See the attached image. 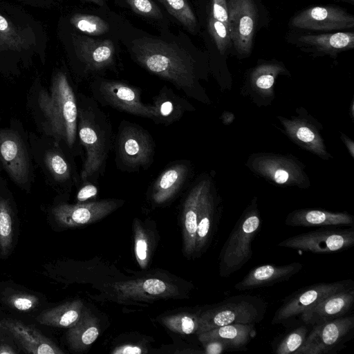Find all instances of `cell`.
<instances>
[{"mask_svg":"<svg viewBox=\"0 0 354 354\" xmlns=\"http://www.w3.org/2000/svg\"><path fill=\"white\" fill-rule=\"evenodd\" d=\"M44 25L21 6L0 0V64L44 59L47 48Z\"/></svg>","mask_w":354,"mask_h":354,"instance_id":"1","label":"cell"},{"mask_svg":"<svg viewBox=\"0 0 354 354\" xmlns=\"http://www.w3.org/2000/svg\"><path fill=\"white\" fill-rule=\"evenodd\" d=\"M137 62L149 72L170 82L187 97L203 103L208 97L200 84L194 60L188 55L158 41H142L133 48Z\"/></svg>","mask_w":354,"mask_h":354,"instance_id":"2","label":"cell"},{"mask_svg":"<svg viewBox=\"0 0 354 354\" xmlns=\"http://www.w3.org/2000/svg\"><path fill=\"white\" fill-rule=\"evenodd\" d=\"M77 100V136L84 150L80 180L97 183L105 171L113 146L112 124L109 115L92 96L80 94Z\"/></svg>","mask_w":354,"mask_h":354,"instance_id":"3","label":"cell"},{"mask_svg":"<svg viewBox=\"0 0 354 354\" xmlns=\"http://www.w3.org/2000/svg\"><path fill=\"white\" fill-rule=\"evenodd\" d=\"M38 104L50 133L73 149L78 138L77 100L66 73L59 71L54 75L50 92L41 91Z\"/></svg>","mask_w":354,"mask_h":354,"instance_id":"4","label":"cell"},{"mask_svg":"<svg viewBox=\"0 0 354 354\" xmlns=\"http://www.w3.org/2000/svg\"><path fill=\"white\" fill-rule=\"evenodd\" d=\"M261 217L254 198L236 222L219 255V273L229 277L252 258V244L261 230Z\"/></svg>","mask_w":354,"mask_h":354,"instance_id":"5","label":"cell"},{"mask_svg":"<svg viewBox=\"0 0 354 354\" xmlns=\"http://www.w3.org/2000/svg\"><path fill=\"white\" fill-rule=\"evenodd\" d=\"M113 145L115 165L122 171L145 170L153 162L155 142L149 132L138 124L121 121Z\"/></svg>","mask_w":354,"mask_h":354,"instance_id":"6","label":"cell"},{"mask_svg":"<svg viewBox=\"0 0 354 354\" xmlns=\"http://www.w3.org/2000/svg\"><path fill=\"white\" fill-rule=\"evenodd\" d=\"M267 306V303L257 296L228 297L200 314L197 333L227 324L259 323L266 315Z\"/></svg>","mask_w":354,"mask_h":354,"instance_id":"7","label":"cell"},{"mask_svg":"<svg viewBox=\"0 0 354 354\" xmlns=\"http://www.w3.org/2000/svg\"><path fill=\"white\" fill-rule=\"evenodd\" d=\"M91 96L102 106L128 114L153 118L151 104L142 101V90L125 82L95 77L90 84Z\"/></svg>","mask_w":354,"mask_h":354,"instance_id":"8","label":"cell"},{"mask_svg":"<svg viewBox=\"0 0 354 354\" xmlns=\"http://www.w3.org/2000/svg\"><path fill=\"white\" fill-rule=\"evenodd\" d=\"M246 165L256 174L277 185L302 189L310 186L304 165L292 156L266 152L253 153Z\"/></svg>","mask_w":354,"mask_h":354,"instance_id":"9","label":"cell"},{"mask_svg":"<svg viewBox=\"0 0 354 354\" xmlns=\"http://www.w3.org/2000/svg\"><path fill=\"white\" fill-rule=\"evenodd\" d=\"M354 287L352 280L330 283H318L302 288L284 300L276 310L271 321L272 325L287 323L301 315L321 302L327 297L337 292Z\"/></svg>","mask_w":354,"mask_h":354,"instance_id":"10","label":"cell"},{"mask_svg":"<svg viewBox=\"0 0 354 354\" xmlns=\"http://www.w3.org/2000/svg\"><path fill=\"white\" fill-rule=\"evenodd\" d=\"M312 326L304 344L295 354H323L337 350L353 333L354 317L343 316Z\"/></svg>","mask_w":354,"mask_h":354,"instance_id":"11","label":"cell"},{"mask_svg":"<svg viewBox=\"0 0 354 354\" xmlns=\"http://www.w3.org/2000/svg\"><path fill=\"white\" fill-rule=\"evenodd\" d=\"M354 245L353 229L320 228L288 237L277 245L313 253H331L346 250Z\"/></svg>","mask_w":354,"mask_h":354,"instance_id":"12","label":"cell"},{"mask_svg":"<svg viewBox=\"0 0 354 354\" xmlns=\"http://www.w3.org/2000/svg\"><path fill=\"white\" fill-rule=\"evenodd\" d=\"M298 115L286 118L278 116L284 133L299 147L319 156L328 160L331 155L326 150L321 134V124L303 108L297 109Z\"/></svg>","mask_w":354,"mask_h":354,"instance_id":"13","label":"cell"},{"mask_svg":"<svg viewBox=\"0 0 354 354\" xmlns=\"http://www.w3.org/2000/svg\"><path fill=\"white\" fill-rule=\"evenodd\" d=\"M229 33L236 50L248 56L252 50L257 11L252 0H227Z\"/></svg>","mask_w":354,"mask_h":354,"instance_id":"14","label":"cell"},{"mask_svg":"<svg viewBox=\"0 0 354 354\" xmlns=\"http://www.w3.org/2000/svg\"><path fill=\"white\" fill-rule=\"evenodd\" d=\"M122 203V201L118 199H104L73 205L62 203L55 207L52 213L60 226L74 227L98 221L115 211Z\"/></svg>","mask_w":354,"mask_h":354,"instance_id":"15","label":"cell"},{"mask_svg":"<svg viewBox=\"0 0 354 354\" xmlns=\"http://www.w3.org/2000/svg\"><path fill=\"white\" fill-rule=\"evenodd\" d=\"M221 208L213 179L206 174L199 198L194 254H201L209 245L219 221Z\"/></svg>","mask_w":354,"mask_h":354,"instance_id":"16","label":"cell"},{"mask_svg":"<svg viewBox=\"0 0 354 354\" xmlns=\"http://www.w3.org/2000/svg\"><path fill=\"white\" fill-rule=\"evenodd\" d=\"M292 26L313 30H335L352 28L354 17L344 10L334 6H315L295 15Z\"/></svg>","mask_w":354,"mask_h":354,"instance_id":"17","label":"cell"},{"mask_svg":"<svg viewBox=\"0 0 354 354\" xmlns=\"http://www.w3.org/2000/svg\"><path fill=\"white\" fill-rule=\"evenodd\" d=\"M70 39L74 55L83 65L85 75L96 74L113 64L115 48L109 40L93 41L72 34Z\"/></svg>","mask_w":354,"mask_h":354,"instance_id":"18","label":"cell"},{"mask_svg":"<svg viewBox=\"0 0 354 354\" xmlns=\"http://www.w3.org/2000/svg\"><path fill=\"white\" fill-rule=\"evenodd\" d=\"M192 175L190 161L171 162L153 181L149 189L151 201L160 205L173 199L185 186Z\"/></svg>","mask_w":354,"mask_h":354,"instance_id":"19","label":"cell"},{"mask_svg":"<svg viewBox=\"0 0 354 354\" xmlns=\"http://www.w3.org/2000/svg\"><path fill=\"white\" fill-rule=\"evenodd\" d=\"M0 329L10 335L22 350L33 354H62L64 352L53 342L34 327L20 322L0 319Z\"/></svg>","mask_w":354,"mask_h":354,"instance_id":"20","label":"cell"},{"mask_svg":"<svg viewBox=\"0 0 354 354\" xmlns=\"http://www.w3.org/2000/svg\"><path fill=\"white\" fill-rule=\"evenodd\" d=\"M294 44L302 50L315 56L330 55L335 57L342 51L353 49V32L328 34H302L295 38Z\"/></svg>","mask_w":354,"mask_h":354,"instance_id":"21","label":"cell"},{"mask_svg":"<svg viewBox=\"0 0 354 354\" xmlns=\"http://www.w3.org/2000/svg\"><path fill=\"white\" fill-rule=\"evenodd\" d=\"M303 268V264L293 262L286 265L264 264L252 268L234 288L239 291L272 286L288 280Z\"/></svg>","mask_w":354,"mask_h":354,"instance_id":"22","label":"cell"},{"mask_svg":"<svg viewBox=\"0 0 354 354\" xmlns=\"http://www.w3.org/2000/svg\"><path fill=\"white\" fill-rule=\"evenodd\" d=\"M354 304V287L333 294L301 315L306 325L313 326L345 316Z\"/></svg>","mask_w":354,"mask_h":354,"instance_id":"23","label":"cell"},{"mask_svg":"<svg viewBox=\"0 0 354 354\" xmlns=\"http://www.w3.org/2000/svg\"><path fill=\"white\" fill-rule=\"evenodd\" d=\"M151 106L153 111L151 120L165 126L180 120L187 112L195 111L188 100L167 86H164L154 96Z\"/></svg>","mask_w":354,"mask_h":354,"instance_id":"24","label":"cell"},{"mask_svg":"<svg viewBox=\"0 0 354 354\" xmlns=\"http://www.w3.org/2000/svg\"><path fill=\"white\" fill-rule=\"evenodd\" d=\"M113 288L120 299L134 300L169 297L177 291L173 284L156 278L118 282Z\"/></svg>","mask_w":354,"mask_h":354,"instance_id":"25","label":"cell"},{"mask_svg":"<svg viewBox=\"0 0 354 354\" xmlns=\"http://www.w3.org/2000/svg\"><path fill=\"white\" fill-rule=\"evenodd\" d=\"M353 217L346 212H330L322 209L303 208L290 212L285 224L291 227H327L352 225Z\"/></svg>","mask_w":354,"mask_h":354,"instance_id":"26","label":"cell"},{"mask_svg":"<svg viewBox=\"0 0 354 354\" xmlns=\"http://www.w3.org/2000/svg\"><path fill=\"white\" fill-rule=\"evenodd\" d=\"M0 158L12 178L23 183L28 174L29 164L21 141L15 134L0 133Z\"/></svg>","mask_w":354,"mask_h":354,"instance_id":"27","label":"cell"},{"mask_svg":"<svg viewBox=\"0 0 354 354\" xmlns=\"http://www.w3.org/2000/svg\"><path fill=\"white\" fill-rule=\"evenodd\" d=\"M205 174H201L194 180L183 203L182 220L184 251L189 256L195 253L199 198Z\"/></svg>","mask_w":354,"mask_h":354,"instance_id":"28","label":"cell"},{"mask_svg":"<svg viewBox=\"0 0 354 354\" xmlns=\"http://www.w3.org/2000/svg\"><path fill=\"white\" fill-rule=\"evenodd\" d=\"M256 333L254 324H232L198 333V337L201 343L217 339L225 342L229 349H239L245 347Z\"/></svg>","mask_w":354,"mask_h":354,"instance_id":"29","label":"cell"},{"mask_svg":"<svg viewBox=\"0 0 354 354\" xmlns=\"http://www.w3.org/2000/svg\"><path fill=\"white\" fill-rule=\"evenodd\" d=\"M99 326L97 318L84 308L78 321L69 328L66 333L70 348L77 352L87 349L98 337Z\"/></svg>","mask_w":354,"mask_h":354,"instance_id":"30","label":"cell"},{"mask_svg":"<svg viewBox=\"0 0 354 354\" xmlns=\"http://www.w3.org/2000/svg\"><path fill=\"white\" fill-rule=\"evenodd\" d=\"M84 309L83 303L76 299L43 311L36 318L43 325L70 328L80 319Z\"/></svg>","mask_w":354,"mask_h":354,"instance_id":"31","label":"cell"},{"mask_svg":"<svg viewBox=\"0 0 354 354\" xmlns=\"http://www.w3.org/2000/svg\"><path fill=\"white\" fill-rule=\"evenodd\" d=\"M284 71V67L278 63L268 62L258 65L250 73L249 90L259 97H272L275 80Z\"/></svg>","mask_w":354,"mask_h":354,"instance_id":"32","label":"cell"},{"mask_svg":"<svg viewBox=\"0 0 354 354\" xmlns=\"http://www.w3.org/2000/svg\"><path fill=\"white\" fill-rule=\"evenodd\" d=\"M14 226L11 209L7 202L0 199V257H7L13 244Z\"/></svg>","mask_w":354,"mask_h":354,"instance_id":"33","label":"cell"},{"mask_svg":"<svg viewBox=\"0 0 354 354\" xmlns=\"http://www.w3.org/2000/svg\"><path fill=\"white\" fill-rule=\"evenodd\" d=\"M68 23L75 29L91 35H100L106 32L109 26L97 16L76 13L69 17Z\"/></svg>","mask_w":354,"mask_h":354,"instance_id":"34","label":"cell"},{"mask_svg":"<svg viewBox=\"0 0 354 354\" xmlns=\"http://www.w3.org/2000/svg\"><path fill=\"white\" fill-rule=\"evenodd\" d=\"M309 330L306 325L299 326L286 333L274 348L277 354L295 353L304 344Z\"/></svg>","mask_w":354,"mask_h":354,"instance_id":"35","label":"cell"},{"mask_svg":"<svg viewBox=\"0 0 354 354\" xmlns=\"http://www.w3.org/2000/svg\"><path fill=\"white\" fill-rule=\"evenodd\" d=\"M199 315L181 313L165 316L162 319L165 326L173 332L190 335L197 333Z\"/></svg>","mask_w":354,"mask_h":354,"instance_id":"36","label":"cell"},{"mask_svg":"<svg viewBox=\"0 0 354 354\" xmlns=\"http://www.w3.org/2000/svg\"><path fill=\"white\" fill-rule=\"evenodd\" d=\"M178 21L194 32L197 24L194 14L185 0H159Z\"/></svg>","mask_w":354,"mask_h":354,"instance_id":"37","label":"cell"},{"mask_svg":"<svg viewBox=\"0 0 354 354\" xmlns=\"http://www.w3.org/2000/svg\"><path fill=\"white\" fill-rule=\"evenodd\" d=\"M46 165L54 178L59 181H66L71 178V169L64 157L55 152L47 153Z\"/></svg>","mask_w":354,"mask_h":354,"instance_id":"38","label":"cell"},{"mask_svg":"<svg viewBox=\"0 0 354 354\" xmlns=\"http://www.w3.org/2000/svg\"><path fill=\"white\" fill-rule=\"evenodd\" d=\"M208 27L220 53L224 54L231 41L227 26L210 16Z\"/></svg>","mask_w":354,"mask_h":354,"instance_id":"39","label":"cell"},{"mask_svg":"<svg viewBox=\"0 0 354 354\" xmlns=\"http://www.w3.org/2000/svg\"><path fill=\"white\" fill-rule=\"evenodd\" d=\"M135 254L136 260L142 268L147 266L149 260V241L146 232L139 225L135 222Z\"/></svg>","mask_w":354,"mask_h":354,"instance_id":"40","label":"cell"},{"mask_svg":"<svg viewBox=\"0 0 354 354\" xmlns=\"http://www.w3.org/2000/svg\"><path fill=\"white\" fill-rule=\"evenodd\" d=\"M7 304L15 310L28 311L38 306L39 299L30 294L15 293L8 296Z\"/></svg>","mask_w":354,"mask_h":354,"instance_id":"41","label":"cell"},{"mask_svg":"<svg viewBox=\"0 0 354 354\" xmlns=\"http://www.w3.org/2000/svg\"><path fill=\"white\" fill-rule=\"evenodd\" d=\"M128 3L137 13L146 17L160 18V9L151 0H127Z\"/></svg>","mask_w":354,"mask_h":354,"instance_id":"42","label":"cell"},{"mask_svg":"<svg viewBox=\"0 0 354 354\" xmlns=\"http://www.w3.org/2000/svg\"><path fill=\"white\" fill-rule=\"evenodd\" d=\"M82 183V185L77 194V203H87V201L95 198L98 194V188L95 183L88 180Z\"/></svg>","mask_w":354,"mask_h":354,"instance_id":"43","label":"cell"},{"mask_svg":"<svg viewBox=\"0 0 354 354\" xmlns=\"http://www.w3.org/2000/svg\"><path fill=\"white\" fill-rule=\"evenodd\" d=\"M212 17L225 24L229 30L227 0H212Z\"/></svg>","mask_w":354,"mask_h":354,"instance_id":"44","label":"cell"},{"mask_svg":"<svg viewBox=\"0 0 354 354\" xmlns=\"http://www.w3.org/2000/svg\"><path fill=\"white\" fill-rule=\"evenodd\" d=\"M202 343L205 347V353L207 354H220L229 349L225 342L217 339H209Z\"/></svg>","mask_w":354,"mask_h":354,"instance_id":"45","label":"cell"},{"mask_svg":"<svg viewBox=\"0 0 354 354\" xmlns=\"http://www.w3.org/2000/svg\"><path fill=\"white\" fill-rule=\"evenodd\" d=\"M25 6L36 8L47 9L55 6L59 0H13Z\"/></svg>","mask_w":354,"mask_h":354,"instance_id":"46","label":"cell"},{"mask_svg":"<svg viewBox=\"0 0 354 354\" xmlns=\"http://www.w3.org/2000/svg\"><path fill=\"white\" fill-rule=\"evenodd\" d=\"M145 353L143 348L138 346L123 345L112 351L114 354H140Z\"/></svg>","mask_w":354,"mask_h":354,"instance_id":"47","label":"cell"},{"mask_svg":"<svg viewBox=\"0 0 354 354\" xmlns=\"http://www.w3.org/2000/svg\"><path fill=\"white\" fill-rule=\"evenodd\" d=\"M341 139L344 142L352 158H354V142L345 134L341 133Z\"/></svg>","mask_w":354,"mask_h":354,"instance_id":"48","label":"cell"},{"mask_svg":"<svg viewBox=\"0 0 354 354\" xmlns=\"http://www.w3.org/2000/svg\"><path fill=\"white\" fill-rule=\"evenodd\" d=\"M17 351L9 344L6 343L0 344V354H15Z\"/></svg>","mask_w":354,"mask_h":354,"instance_id":"49","label":"cell"},{"mask_svg":"<svg viewBox=\"0 0 354 354\" xmlns=\"http://www.w3.org/2000/svg\"><path fill=\"white\" fill-rule=\"evenodd\" d=\"M85 1L95 3L100 6H102L103 5V0H85Z\"/></svg>","mask_w":354,"mask_h":354,"instance_id":"50","label":"cell"},{"mask_svg":"<svg viewBox=\"0 0 354 354\" xmlns=\"http://www.w3.org/2000/svg\"><path fill=\"white\" fill-rule=\"evenodd\" d=\"M1 332H2V330L0 329V336H1Z\"/></svg>","mask_w":354,"mask_h":354,"instance_id":"51","label":"cell"}]
</instances>
